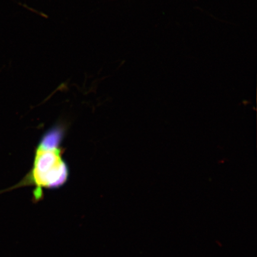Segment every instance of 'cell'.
Wrapping results in <instances>:
<instances>
[{
	"instance_id": "obj_1",
	"label": "cell",
	"mask_w": 257,
	"mask_h": 257,
	"mask_svg": "<svg viewBox=\"0 0 257 257\" xmlns=\"http://www.w3.org/2000/svg\"><path fill=\"white\" fill-rule=\"evenodd\" d=\"M64 128L56 126L45 133L35 150L33 163L24 178L11 187L0 190V194L14 189L33 186L35 203L43 200L44 191L58 189L66 184L69 178V168L63 158L62 143Z\"/></svg>"
}]
</instances>
